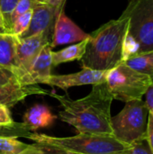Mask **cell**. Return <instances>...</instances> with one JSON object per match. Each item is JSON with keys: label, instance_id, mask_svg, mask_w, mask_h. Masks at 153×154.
Returning a JSON list of instances; mask_svg holds the SVG:
<instances>
[{"label": "cell", "instance_id": "6da1fadb", "mask_svg": "<svg viewBox=\"0 0 153 154\" xmlns=\"http://www.w3.org/2000/svg\"><path fill=\"white\" fill-rule=\"evenodd\" d=\"M62 106L59 116L62 122L72 125L78 134H113L111 105L114 100L106 82L94 85L91 92L80 99H70L51 92Z\"/></svg>", "mask_w": 153, "mask_h": 154}, {"label": "cell", "instance_id": "7a4b0ae2", "mask_svg": "<svg viewBox=\"0 0 153 154\" xmlns=\"http://www.w3.org/2000/svg\"><path fill=\"white\" fill-rule=\"evenodd\" d=\"M129 24L123 13L89 34L82 67L96 70H110L123 62V44Z\"/></svg>", "mask_w": 153, "mask_h": 154}, {"label": "cell", "instance_id": "3957f363", "mask_svg": "<svg viewBox=\"0 0 153 154\" xmlns=\"http://www.w3.org/2000/svg\"><path fill=\"white\" fill-rule=\"evenodd\" d=\"M129 19L123 44V62L153 50V0H130L123 12Z\"/></svg>", "mask_w": 153, "mask_h": 154}, {"label": "cell", "instance_id": "277c9868", "mask_svg": "<svg viewBox=\"0 0 153 154\" xmlns=\"http://www.w3.org/2000/svg\"><path fill=\"white\" fill-rule=\"evenodd\" d=\"M26 138L34 143L60 148L71 154H121L129 146L114 134H103L85 133L71 137H55L31 133Z\"/></svg>", "mask_w": 153, "mask_h": 154}, {"label": "cell", "instance_id": "5b68a950", "mask_svg": "<svg viewBox=\"0 0 153 154\" xmlns=\"http://www.w3.org/2000/svg\"><path fill=\"white\" fill-rule=\"evenodd\" d=\"M106 83L114 99L124 103L142 99L152 84L149 76L124 63L107 70Z\"/></svg>", "mask_w": 153, "mask_h": 154}, {"label": "cell", "instance_id": "8992f818", "mask_svg": "<svg viewBox=\"0 0 153 154\" xmlns=\"http://www.w3.org/2000/svg\"><path fill=\"white\" fill-rule=\"evenodd\" d=\"M148 116L149 111L142 99L126 102L122 111L112 116L113 134L128 145L147 137Z\"/></svg>", "mask_w": 153, "mask_h": 154}, {"label": "cell", "instance_id": "52a82bcc", "mask_svg": "<svg viewBox=\"0 0 153 154\" xmlns=\"http://www.w3.org/2000/svg\"><path fill=\"white\" fill-rule=\"evenodd\" d=\"M52 32L44 31L28 38H19L14 35L16 68L14 74L17 81L29 70L43 47L50 43Z\"/></svg>", "mask_w": 153, "mask_h": 154}, {"label": "cell", "instance_id": "ba28073f", "mask_svg": "<svg viewBox=\"0 0 153 154\" xmlns=\"http://www.w3.org/2000/svg\"><path fill=\"white\" fill-rule=\"evenodd\" d=\"M106 72L105 70H96L82 67V69L78 72L66 75H50L45 84L59 88L62 90H68L72 87L78 86H94L106 82Z\"/></svg>", "mask_w": 153, "mask_h": 154}, {"label": "cell", "instance_id": "9c48e42d", "mask_svg": "<svg viewBox=\"0 0 153 154\" xmlns=\"http://www.w3.org/2000/svg\"><path fill=\"white\" fill-rule=\"evenodd\" d=\"M88 36L89 34L86 33L72 20H70L65 14L63 10L58 14L55 20L50 45L52 49L59 45L79 42L88 38Z\"/></svg>", "mask_w": 153, "mask_h": 154}, {"label": "cell", "instance_id": "30bf717a", "mask_svg": "<svg viewBox=\"0 0 153 154\" xmlns=\"http://www.w3.org/2000/svg\"><path fill=\"white\" fill-rule=\"evenodd\" d=\"M51 48L50 43L45 45L41 51L29 70L22 76L18 82L23 85L45 84L51 75Z\"/></svg>", "mask_w": 153, "mask_h": 154}, {"label": "cell", "instance_id": "8fae6325", "mask_svg": "<svg viewBox=\"0 0 153 154\" xmlns=\"http://www.w3.org/2000/svg\"><path fill=\"white\" fill-rule=\"evenodd\" d=\"M57 18L55 8L48 3H41L32 9L31 22L27 30L17 36L19 38H28L41 32L52 31Z\"/></svg>", "mask_w": 153, "mask_h": 154}, {"label": "cell", "instance_id": "7c38bea8", "mask_svg": "<svg viewBox=\"0 0 153 154\" xmlns=\"http://www.w3.org/2000/svg\"><path fill=\"white\" fill-rule=\"evenodd\" d=\"M50 92L38 85H23L14 81L0 87V104L12 107L32 95H49Z\"/></svg>", "mask_w": 153, "mask_h": 154}, {"label": "cell", "instance_id": "4fadbf2b", "mask_svg": "<svg viewBox=\"0 0 153 154\" xmlns=\"http://www.w3.org/2000/svg\"><path fill=\"white\" fill-rule=\"evenodd\" d=\"M57 119L50 108L44 105L36 104L26 110L23 116V123L32 133L39 129L48 128Z\"/></svg>", "mask_w": 153, "mask_h": 154}, {"label": "cell", "instance_id": "5bb4252c", "mask_svg": "<svg viewBox=\"0 0 153 154\" xmlns=\"http://www.w3.org/2000/svg\"><path fill=\"white\" fill-rule=\"evenodd\" d=\"M0 66L14 73L16 68L14 35L10 32L0 33Z\"/></svg>", "mask_w": 153, "mask_h": 154}, {"label": "cell", "instance_id": "9a60e30c", "mask_svg": "<svg viewBox=\"0 0 153 154\" xmlns=\"http://www.w3.org/2000/svg\"><path fill=\"white\" fill-rule=\"evenodd\" d=\"M87 42H88V38H87L78 43L70 45L65 49H62L59 51H51L50 55H51L52 66L56 67L64 62H69V61H73V60H80L85 54Z\"/></svg>", "mask_w": 153, "mask_h": 154}, {"label": "cell", "instance_id": "2e32d148", "mask_svg": "<svg viewBox=\"0 0 153 154\" xmlns=\"http://www.w3.org/2000/svg\"><path fill=\"white\" fill-rule=\"evenodd\" d=\"M150 77L153 84V50L137 54L122 62Z\"/></svg>", "mask_w": 153, "mask_h": 154}, {"label": "cell", "instance_id": "e0dca14e", "mask_svg": "<svg viewBox=\"0 0 153 154\" xmlns=\"http://www.w3.org/2000/svg\"><path fill=\"white\" fill-rule=\"evenodd\" d=\"M29 144L23 143L14 136H0V154H19Z\"/></svg>", "mask_w": 153, "mask_h": 154}, {"label": "cell", "instance_id": "ac0fdd59", "mask_svg": "<svg viewBox=\"0 0 153 154\" xmlns=\"http://www.w3.org/2000/svg\"><path fill=\"white\" fill-rule=\"evenodd\" d=\"M32 132L23 123H15L12 126L0 127V136L27 137Z\"/></svg>", "mask_w": 153, "mask_h": 154}, {"label": "cell", "instance_id": "d6986e66", "mask_svg": "<svg viewBox=\"0 0 153 154\" xmlns=\"http://www.w3.org/2000/svg\"><path fill=\"white\" fill-rule=\"evenodd\" d=\"M39 4H41V2H39L38 0H20L11 13V16H10L11 27H12V23L14 22L16 18L27 13L28 11L32 10Z\"/></svg>", "mask_w": 153, "mask_h": 154}, {"label": "cell", "instance_id": "ffe728a7", "mask_svg": "<svg viewBox=\"0 0 153 154\" xmlns=\"http://www.w3.org/2000/svg\"><path fill=\"white\" fill-rule=\"evenodd\" d=\"M32 14V10L28 11L27 13H25V14L20 15L18 18H16L14 20V22L12 23L11 33L15 36H19L22 33H23L29 27Z\"/></svg>", "mask_w": 153, "mask_h": 154}, {"label": "cell", "instance_id": "44dd1931", "mask_svg": "<svg viewBox=\"0 0 153 154\" xmlns=\"http://www.w3.org/2000/svg\"><path fill=\"white\" fill-rule=\"evenodd\" d=\"M121 154H152V152L151 150L148 138L145 137L129 144L128 148Z\"/></svg>", "mask_w": 153, "mask_h": 154}, {"label": "cell", "instance_id": "7402d4cb", "mask_svg": "<svg viewBox=\"0 0 153 154\" xmlns=\"http://www.w3.org/2000/svg\"><path fill=\"white\" fill-rule=\"evenodd\" d=\"M19 1L20 0H0V9L4 20L5 22L7 30L10 32V33H11V21H10L11 13Z\"/></svg>", "mask_w": 153, "mask_h": 154}, {"label": "cell", "instance_id": "603a6c76", "mask_svg": "<svg viewBox=\"0 0 153 154\" xmlns=\"http://www.w3.org/2000/svg\"><path fill=\"white\" fill-rule=\"evenodd\" d=\"M34 144H35V154H71L51 145L39 143H34Z\"/></svg>", "mask_w": 153, "mask_h": 154}, {"label": "cell", "instance_id": "cb8c5ba5", "mask_svg": "<svg viewBox=\"0 0 153 154\" xmlns=\"http://www.w3.org/2000/svg\"><path fill=\"white\" fill-rule=\"evenodd\" d=\"M15 124L13 120L10 109L5 105L0 104V127L12 126Z\"/></svg>", "mask_w": 153, "mask_h": 154}, {"label": "cell", "instance_id": "d4e9b609", "mask_svg": "<svg viewBox=\"0 0 153 154\" xmlns=\"http://www.w3.org/2000/svg\"><path fill=\"white\" fill-rule=\"evenodd\" d=\"M14 81H17L14 74L12 71L0 66V87Z\"/></svg>", "mask_w": 153, "mask_h": 154}, {"label": "cell", "instance_id": "484cf974", "mask_svg": "<svg viewBox=\"0 0 153 154\" xmlns=\"http://www.w3.org/2000/svg\"><path fill=\"white\" fill-rule=\"evenodd\" d=\"M145 104L149 111V115L153 117V84L151 85L148 91L145 94Z\"/></svg>", "mask_w": 153, "mask_h": 154}, {"label": "cell", "instance_id": "4316f807", "mask_svg": "<svg viewBox=\"0 0 153 154\" xmlns=\"http://www.w3.org/2000/svg\"><path fill=\"white\" fill-rule=\"evenodd\" d=\"M147 138L151 147V150L153 154V117L149 115L148 116V124H147Z\"/></svg>", "mask_w": 153, "mask_h": 154}, {"label": "cell", "instance_id": "83f0119b", "mask_svg": "<svg viewBox=\"0 0 153 154\" xmlns=\"http://www.w3.org/2000/svg\"><path fill=\"white\" fill-rule=\"evenodd\" d=\"M67 0H46V3H48L49 5H50L51 6H53L55 8L57 16L58 14L64 10V6L66 4Z\"/></svg>", "mask_w": 153, "mask_h": 154}, {"label": "cell", "instance_id": "f1b7e54d", "mask_svg": "<svg viewBox=\"0 0 153 154\" xmlns=\"http://www.w3.org/2000/svg\"><path fill=\"white\" fill-rule=\"evenodd\" d=\"M0 26H1V27H3V28H5L7 32H9V31L7 30V27H6L5 22V20H4L3 14H2V12H1V9H0Z\"/></svg>", "mask_w": 153, "mask_h": 154}, {"label": "cell", "instance_id": "f546056e", "mask_svg": "<svg viewBox=\"0 0 153 154\" xmlns=\"http://www.w3.org/2000/svg\"><path fill=\"white\" fill-rule=\"evenodd\" d=\"M3 32H7L5 28H3V27L0 26V33H3Z\"/></svg>", "mask_w": 153, "mask_h": 154}, {"label": "cell", "instance_id": "4dcf8cb0", "mask_svg": "<svg viewBox=\"0 0 153 154\" xmlns=\"http://www.w3.org/2000/svg\"><path fill=\"white\" fill-rule=\"evenodd\" d=\"M39 2H41V3H46V0H38Z\"/></svg>", "mask_w": 153, "mask_h": 154}]
</instances>
